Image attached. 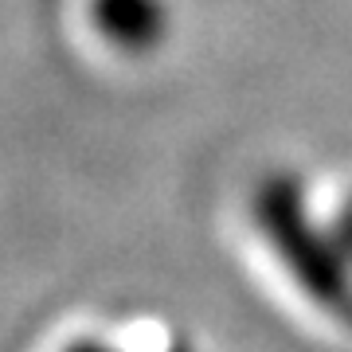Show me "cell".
<instances>
[{
    "label": "cell",
    "instance_id": "cell-1",
    "mask_svg": "<svg viewBox=\"0 0 352 352\" xmlns=\"http://www.w3.org/2000/svg\"><path fill=\"white\" fill-rule=\"evenodd\" d=\"M94 24L118 47L141 51L161 39L164 8L161 0H94Z\"/></svg>",
    "mask_w": 352,
    "mask_h": 352
}]
</instances>
